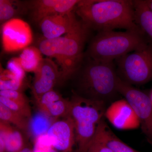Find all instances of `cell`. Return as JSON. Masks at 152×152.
Listing matches in <instances>:
<instances>
[{"label": "cell", "instance_id": "cell-1", "mask_svg": "<svg viewBox=\"0 0 152 152\" xmlns=\"http://www.w3.org/2000/svg\"><path fill=\"white\" fill-rule=\"evenodd\" d=\"M75 9L89 29L99 32L124 29L144 34L136 23L133 1L83 0Z\"/></svg>", "mask_w": 152, "mask_h": 152}, {"label": "cell", "instance_id": "cell-2", "mask_svg": "<svg viewBox=\"0 0 152 152\" xmlns=\"http://www.w3.org/2000/svg\"><path fill=\"white\" fill-rule=\"evenodd\" d=\"M118 76L113 62H105L84 58L75 79L74 94L106 104L113 102L119 95L117 90Z\"/></svg>", "mask_w": 152, "mask_h": 152}, {"label": "cell", "instance_id": "cell-3", "mask_svg": "<svg viewBox=\"0 0 152 152\" xmlns=\"http://www.w3.org/2000/svg\"><path fill=\"white\" fill-rule=\"evenodd\" d=\"M143 35L131 31L99 32L91 41L84 56L99 61L113 62L146 46L148 44Z\"/></svg>", "mask_w": 152, "mask_h": 152}, {"label": "cell", "instance_id": "cell-4", "mask_svg": "<svg viewBox=\"0 0 152 152\" xmlns=\"http://www.w3.org/2000/svg\"><path fill=\"white\" fill-rule=\"evenodd\" d=\"M107 104L74 94L70 99L68 116L73 121L79 152H84L105 118Z\"/></svg>", "mask_w": 152, "mask_h": 152}, {"label": "cell", "instance_id": "cell-5", "mask_svg": "<svg viewBox=\"0 0 152 152\" xmlns=\"http://www.w3.org/2000/svg\"><path fill=\"white\" fill-rule=\"evenodd\" d=\"M89 30L80 20L70 32L61 37L59 83L72 79L81 65Z\"/></svg>", "mask_w": 152, "mask_h": 152}, {"label": "cell", "instance_id": "cell-6", "mask_svg": "<svg viewBox=\"0 0 152 152\" xmlns=\"http://www.w3.org/2000/svg\"><path fill=\"white\" fill-rule=\"evenodd\" d=\"M117 75L132 85L145 84L152 80V46L148 45L116 60Z\"/></svg>", "mask_w": 152, "mask_h": 152}, {"label": "cell", "instance_id": "cell-7", "mask_svg": "<svg viewBox=\"0 0 152 152\" xmlns=\"http://www.w3.org/2000/svg\"><path fill=\"white\" fill-rule=\"evenodd\" d=\"M117 90L134 109L142 132L152 146V104L150 96L118 77Z\"/></svg>", "mask_w": 152, "mask_h": 152}, {"label": "cell", "instance_id": "cell-8", "mask_svg": "<svg viewBox=\"0 0 152 152\" xmlns=\"http://www.w3.org/2000/svg\"><path fill=\"white\" fill-rule=\"evenodd\" d=\"M2 44L8 53L18 51L29 47L33 40L29 25L21 19L14 18L3 24Z\"/></svg>", "mask_w": 152, "mask_h": 152}, {"label": "cell", "instance_id": "cell-9", "mask_svg": "<svg viewBox=\"0 0 152 152\" xmlns=\"http://www.w3.org/2000/svg\"><path fill=\"white\" fill-rule=\"evenodd\" d=\"M52 146L58 152H79L73 120L67 116L53 123L47 134Z\"/></svg>", "mask_w": 152, "mask_h": 152}, {"label": "cell", "instance_id": "cell-10", "mask_svg": "<svg viewBox=\"0 0 152 152\" xmlns=\"http://www.w3.org/2000/svg\"><path fill=\"white\" fill-rule=\"evenodd\" d=\"M80 1L78 0H34L25 2V4L32 21L39 25L47 17L71 12Z\"/></svg>", "mask_w": 152, "mask_h": 152}, {"label": "cell", "instance_id": "cell-11", "mask_svg": "<svg viewBox=\"0 0 152 152\" xmlns=\"http://www.w3.org/2000/svg\"><path fill=\"white\" fill-rule=\"evenodd\" d=\"M105 118L119 129H134L140 127L138 118L126 99L118 100L107 107Z\"/></svg>", "mask_w": 152, "mask_h": 152}, {"label": "cell", "instance_id": "cell-12", "mask_svg": "<svg viewBox=\"0 0 152 152\" xmlns=\"http://www.w3.org/2000/svg\"><path fill=\"white\" fill-rule=\"evenodd\" d=\"M34 74L32 92L35 100L53 90L59 83L60 71L56 64L49 58H43Z\"/></svg>", "mask_w": 152, "mask_h": 152}, {"label": "cell", "instance_id": "cell-13", "mask_svg": "<svg viewBox=\"0 0 152 152\" xmlns=\"http://www.w3.org/2000/svg\"><path fill=\"white\" fill-rule=\"evenodd\" d=\"M79 22L75 14L71 12L47 17L39 25L45 39H53L70 32Z\"/></svg>", "mask_w": 152, "mask_h": 152}, {"label": "cell", "instance_id": "cell-14", "mask_svg": "<svg viewBox=\"0 0 152 152\" xmlns=\"http://www.w3.org/2000/svg\"><path fill=\"white\" fill-rule=\"evenodd\" d=\"M39 111L45 113L54 119L66 118L70 108V100L64 99L54 90L45 93L35 100Z\"/></svg>", "mask_w": 152, "mask_h": 152}, {"label": "cell", "instance_id": "cell-15", "mask_svg": "<svg viewBox=\"0 0 152 152\" xmlns=\"http://www.w3.org/2000/svg\"><path fill=\"white\" fill-rule=\"evenodd\" d=\"M21 131L0 120V138L4 142L6 152H18L27 147Z\"/></svg>", "mask_w": 152, "mask_h": 152}, {"label": "cell", "instance_id": "cell-16", "mask_svg": "<svg viewBox=\"0 0 152 152\" xmlns=\"http://www.w3.org/2000/svg\"><path fill=\"white\" fill-rule=\"evenodd\" d=\"M98 129L104 142L113 152H141L129 146L117 137L107 124L105 118L100 123Z\"/></svg>", "mask_w": 152, "mask_h": 152}, {"label": "cell", "instance_id": "cell-17", "mask_svg": "<svg viewBox=\"0 0 152 152\" xmlns=\"http://www.w3.org/2000/svg\"><path fill=\"white\" fill-rule=\"evenodd\" d=\"M136 23L152 40V12L145 1H133Z\"/></svg>", "mask_w": 152, "mask_h": 152}, {"label": "cell", "instance_id": "cell-18", "mask_svg": "<svg viewBox=\"0 0 152 152\" xmlns=\"http://www.w3.org/2000/svg\"><path fill=\"white\" fill-rule=\"evenodd\" d=\"M42 54L37 47L29 46L23 50L18 59L25 72L35 73L43 59Z\"/></svg>", "mask_w": 152, "mask_h": 152}, {"label": "cell", "instance_id": "cell-19", "mask_svg": "<svg viewBox=\"0 0 152 152\" xmlns=\"http://www.w3.org/2000/svg\"><path fill=\"white\" fill-rule=\"evenodd\" d=\"M0 120L7 122L24 133L29 131L31 120L0 103Z\"/></svg>", "mask_w": 152, "mask_h": 152}, {"label": "cell", "instance_id": "cell-20", "mask_svg": "<svg viewBox=\"0 0 152 152\" xmlns=\"http://www.w3.org/2000/svg\"><path fill=\"white\" fill-rule=\"evenodd\" d=\"M53 120H55L40 111L32 117L30 121L29 131H31L34 140L41 136L46 134L55 121Z\"/></svg>", "mask_w": 152, "mask_h": 152}, {"label": "cell", "instance_id": "cell-21", "mask_svg": "<svg viewBox=\"0 0 152 152\" xmlns=\"http://www.w3.org/2000/svg\"><path fill=\"white\" fill-rule=\"evenodd\" d=\"M18 1L10 0H0V22L1 24L4 23L15 17L21 12H27L25 2H22L20 5L16 8L18 4Z\"/></svg>", "mask_w": 152, "mask_h": 152}, {"label": "cell", "instance_id": "cell-22", "mask_svg": "<svg viewBox=\"0 0 152 152\" xmlns=\"http://www.w3.org/2000/svg\"><path fill=\"white\" fill-rule=\"evenodd\" d=\"M24 84V80L18 78L7 69H1L0 91L12 90L22 91Z\"/></svg>", "mask_w": 152, "mask_h": 152}, {"label": "cell", "instance_id": "cell-23", "mask_svg": "<svg viewBox=\"0 0 152 152\" xmlns=\"http://www.w3.org/2000/svg\"><path fill=\"white\" fill-rule=\"evenodd\" d=\"M0 103L12 110L21 114L31 120V110L29 103L23 102L0 96Z\"/></svg>", "mask_w": 152, "mask_h": 152}, {"label": "cell", "instance_id": "cell-24", "mask_svg": "<svg viewBox=\"0 0 152 152\" xmlns=\"http://www.w3.org/2000/svg\"><path fill=\"white\" fill-rule=\"evenodd\" d=\"M84 152H113L103 141L100 132L97 129L92 140L89 144Z\"/></svg>", "mask_w": 152, "mask_h": 152}, {"label": "cell", "instance_id": "cell-25", "mask_svg": "<svg viewBox=\"0 0 152 152\" xmlns=\"http://www.w3.org/2000/svg\"><path fill=\"white\" fill-rule=\"evenodd\" d=\"M33 152H58L52 146L46 134L35 139Z\"/></svg>", "mask_w": 152, "mask_h": 152}, {"label": "cell", "instance_id": "cell-26", "mask_svg": "<svg viewBox=\"0 0 152 152\" xmlns=\"http://www.w3.org/2000/svg\"><path fill=\"white\" fill-rule=\"evenodd\" d=\"M7 69L13 75L20 80H24L26 74L18 58H13L9 61L7 66Z\"/></svg>", "mask_w": 152, "mask_h": 152}, {"label": "cell", "instance_id": "cell-27", "mask_svg": "<svg viewBox=\"0 0 152 152\" xmlns=\"http://www.w3.org/2000/svg\"><path fill=\"white\" fill-rule=\"evenodd\" d=\"M0 96L15 100L20 101L24 102H29L27 97L22 91L12 90L0 91Z\"/></svg>", "mask_w": 152, "mask_h": 152}, {"label": "cell", "instance_id": "cell-28", "mask_svg": "<svg viewBox=\"0 0 152 152\" xmlns=\"http://www.w3.org/2000/svg\"><path fill=\"white\" fill-rule=\"evenodd\" d=\"M18 152H33V148L27 146L23 149L21 151Z\"/></svg>", "mask_w": 152, "mask_h": 152}, {"label": "cell", "instance_id": "cell-29", "mask_svg": "<svg viewBox=\"0 0 152 152\" xmlns=\"http://www.w3.org/2000/svg\"><path fill=\"white\" fill-rule=\"evenodd\" d=\"M148 7L150 9L152 12V0L150 1H145Z\"/></svg>", "mask_w": 152, "mask_h": 152}, {"label": "cell", "instance_id": "cell-30", "mask_svg": "<svg viewBox=\"0 0 152 152\" xmlns=\"http://www.w3.org/2000/svg\"><path fill=\"white\" fill-rule=\"evenodd\" d=\"M150 99H151V102L152 104V90L151 92V94L149 95Z\"/></svg>", "mask_w": 152, "mask_h": 152}]
</instances>
